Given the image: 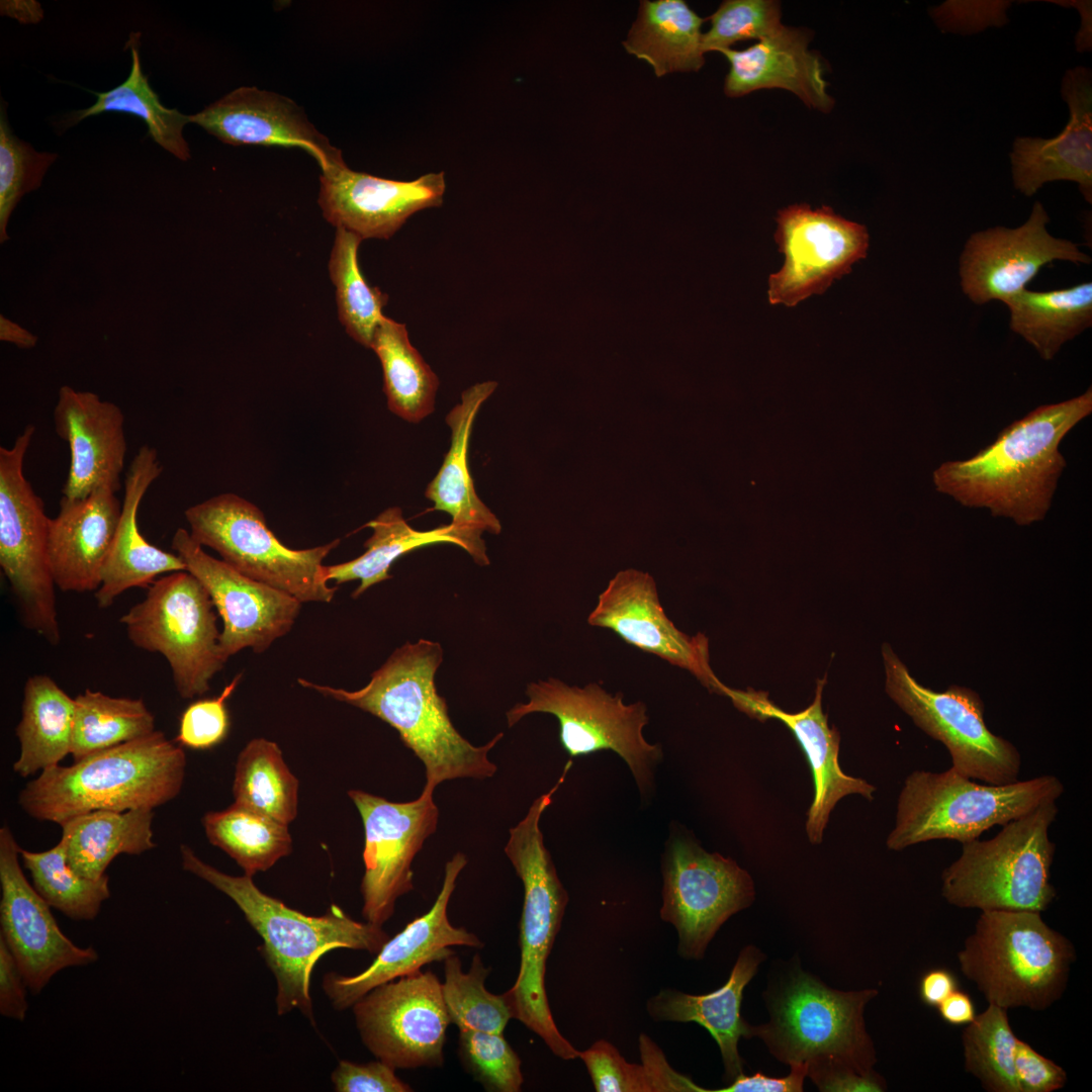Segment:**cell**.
Instances as JSON below:
<instances>
[{
	"instance_id": "cell-1",
	"label": "cell",
	"mask_w": 1092,
	"mask_h": 1092,
	"mask_svg": "<svg viewBox=\"0 0 1092 1092\" xmlns=\"http://www.w3.org/2000/svg\"><path fill=\"white\" fill-rule=\"evenodd\" d=\"M1091 413V387L1039 405L973 457L941 463L932 473L934 487L964 507L988 509L1019 526L1041 521L1067 465L1060 444Z\"/></svg>"
},
{
	"instance_id": "cell-2",
	"label": "cell",
	"mask_w": 1092,
	"mask_h": 1092,
	"mask_svg": "<svg viewBox=\"0 0 1092 1092\" xmlns=\"http://www.w3.org/2000/svg\"><path fill=\"white\" fill-rule=\"evenodd\" d=\"M443 656L440 643L420 639L396 648L359 690L348 691L303 678L297 681L325 697L370 713L394 728L425 766L423 792L434 794L446 781L492 778L497 766L488 753L504 736L503 732L497 733L484 745L475 746L457 731L446 701L435 685Z\"/></svg>"
},
{
	"instance_id": "cell-3",
	"label": "cell",
	"mask_w": 1092,
	"mask_h": 1092,
	"mask_svg": "<svg viewBox=\"0 0 1092 1092\" xmlns=\"http://www.w3.org/2000/svg\"><path fill=\"white\" fill-rule=\"evenodd\" d=\"M180 853L183 870L230 897L262 937L264 958L277 982L279 1015L297 1008L313 1022L309 985L316 962L337 948L377 954L390 938L381 926L354 920L335 904L323 916H308L262 892L253 877L224 874L185 844Z\"/></svg>"
},
{
	"instance_id": "cell-4",
	"label": "cell",
	"mask_w": 1092,
	"mask_h": 1092,
	"mask_svg": "<svg viewBox=\"0 0 1092 1092\" xmlns=\"http://www.w3.org/2000/svg\"><path fill=\"white\" fill-rule=\"evenodd\" d=\"M186 755L161 731L40 771L20 791L30 817L62 824L97 810L155 809L181 791Z\"/></svg>"
},
{
	"instance_id": "cell-5",
	"label": "cell",
	"mask_w": 1092,
	"mask_h": 1092,
	"mask_svg": "<svg viewBox=\"0 0 1092 1092\" xmlns=\"http://www.w3.org/2000/svg\"><path fill=\"white\" fill-rule=\"evenodd\" d=\"M957 957L988 1004L1043 1011L1064 995L1076 950L1040 912L987 910Z\"/></svg>"
},
{
	"instance_id": "cell-6",
	"label": "cell",
	"mask_w": 1092,
	"mask_h": 1092,
	"mask_svg": "<svg viewBox=\"0 0 1092 1092\" xmlns=\"http://www.w3.org/2000/svg\"><path fill=\"white\" fill-rule=\"evenodd\" d=\"M564 778L530 806L525 817L509 830L505 853L524 887L520 920L521 964L517 980L506 994L513 1017L535 1032L549 1050L563 1060L579 1058L559 1031L545 989L546 961L568 903V894L544 844L540 821Z\"/></svg>"
},
{
	"instance_id": "cell-7",
	"label": "cell",
	"mask_w": 1092,
	"mask_h": 1092,
	"mask_svg": "<svg viewBox=\"0 0 1092 1092\" xmlns=\"http://www.w3.org/2000/svg\"><path fill=\"white\" fill-rule=\"evenodd\" d=\"M1056 801L1002 825L991 839L963 843L941 874V896L963 909L1044 911L1057 892L1051 883L1056 845L1049 829Z\"/></svg>"
},
{
	"instance_id": "cell-8",
	"label": "cell",
	"mask_w": 1092,
	"mask_h": 1092,
	"mask_svg": "<svg viewBox=\"0 0 1092 1092\" xmlns=\"http://www.w3.org/2000/svg\"><path fill=\"white\" fill-rule=\"evenodd\" d=\"M1064 785L1045 775L1006 785L978 784L952 767L940 772L914 770L905 780L896 823L887 837L891 850L930 840L961 843L978 839L1044 802L1057 801Z\"/></svg>"
},
{
	"instance_id": "cell-9",
	"label": "cell",
	"mask_w": 1092,
	"mask_h": 1092,
	"mask_svg": "<svg viewBox=\"0 0 1092 1092\" xmlns=\"http://www.w3.org/2000/svg\"><path fill=\"white\" fill-rule=\"evenodd\" d=\"M191 537L218 553L240 573L282 590L301 603H330L337 590L325 576L323 561L339 539L308 549L285 546L251 502L232 492L189 507Z\"/></svg>"
},
{
	"instance_id": "cell-10",
	"label": "cell",
	"mask_w": 1092,
	"mask_h": 1092,
	"mask_svg": "<svg viewBox=\"0 0 1092 1092\" xmlns=\"http://www.w3.org/2000/svg\"><path fill=\"white\" fill-rule=\"evenodd\" d=\"M878 993L833 990L798 970L769 995L770 1020L754 1026V1036L785 1064L831 1059L861 1074L871 1073L877 1057L863 1011Z\"/></svg>"
},
{
	"instance_id": "cell-11",
	"label": "cell",
	"mask_w": 1092,
	"mask_h": 1092,
	"mask_svg": "<svg viewBox=\"0 0 1092 1092\" xmlns=\"http://www.w3.org/2000/svg\"><path fill=\"white\" fill-rule=\"evenodd\" d=\"M526 695V703L507 712L509 727L529 714L553 715L559 723L560 744L570 757L612 750L628 765L640 795H651L663 751L643 735L649 722L645 703L627 704L622 693L611 694L598 682L569 686L554 677L528 684Z\"/></svg>"
},
{
	"instance_id": "cell-12",
	"label": "cell",
	"mask_w": 1092,
	"mask_h": 1092,
	"mask_svg": "<svg viewBox=\"0 0 1092 1092\" xmlns=\"http://www.w3.org/2000/svg\"><path fill=\"white\" fill-rule=\"evenodd\" d=\"M213 607L203 584L181 570L156 579L146 598L119 620L135 647L167 659L183 699L208 692L210 680L225 664Z\"/></svg>"
},
{
	"instance_id": "cell-13",
	"label": "cell",
	"mask_w": 1092,
	"mask_h": 1092,
	"mask_svg": "<svg viewBox=\"0 0 1092 1092\" xmlns=\"http://www.w3.org/2000/svg\"><path fill=\"white\" fill-rule=\"evenodd\" d=\"M34 432V426L27 425L11 447H0V566L23 624L58 645L56 584L48 552L51 518L23 472Z\"/></svg>"
},
{
	"instance_id": "cell-14",
	"label": "cell",
	"mask_w": 1092,
	"mask_h": 1092,
	"mask_svg": "<svg viewBox=\"0 0 1092 1092\" xmlns=\"http://www.w3.org/2000/svg\"><path fill=\"white\" fill-rule=\"evenodd\" d=\"M882 652L887 694L918 728L946 747L950 767L985 784L1018 781L1020 753L1010 741L987 727L984 704L976 692L959 686L933 691L910 674L888 644Z\"/></svg>"
},
{
	"instance_id": "cell-15",
	"label": "cell",
	"mask_w": 1092,
	"mask_h": 1092,
	"mask_svg": "<svg viewBox=\"0 0 1092 1092\" xmlns=\"http://www.w3.org/2000/svg\"><path fill=\"white\" fill-rule=\"evenodd\" d=\"M660 917L677 931V952L701 960L709 942L733 914L754 900L749 874L732 858L708 852L679 829L665 843L661 861Z\"/></svg>"
},
{
	"instance_id": "cell-16",
	"label": "cell",
	"mask_w": 1092,
	"mask_h": 1092,
	"mask_svg": "<svg viewBox=\"0 0 1092 1092\" xmlns=\"http://www.w3.org/2000/svg\"><path fill=\"white\" fill-rule=\"evenodd\" d=\"M366 1048L394 1069L441 1067L451 1023L442 983L418 971L381 984L353 1004Z\"/></svg>"
},
{
	"instance_id": "cell-17",
	"label": "cell",
	"mask_w": 1092,
	"mask_h": 1092,
	"mask_svg": "<svg viewBox=\"0 0 1092 1092\" xmlns=\"http://www.w3.org/2000/svg\"><path fill=\"white\" fill-rule=\"evenodd\" d=\"M776 221L775 241L785 260L768 277L766 294L771 305L793 307L822 294L868 256L866 225L829 206L789 205L778 211Z\"/></svg>"
},
{
	"instance_id": "cell-18",
	"label": "cell",
	"mask_w": 1092,
	"mask_h": 1092,
	"mask_svg": "<svg viewBox=\"0 0 1092 1092\" xmlns=\"http://www.w3.org/2000/svg\"><path fill=\"white\" fill-rule=\"evenodd\" d=\"M364 827L362 915L382 926L397 899L414 890L412 869L425 841L436 832L439 809L433 793L410 802H391L362 790H350Z\"/></svg>"
},
{
	"instance_id": "cell-19",
	"label": "cell",
	"mask_w": 1092,
	"mask_h": 1092,
	"mask_svg": "<svg viewBox=\"0 0 1092 1092\" xmlns=\"http://www.w3.org/2000/svg\"><path fill=\"white\" fill-rule=\"evenodd\" d=\"M1050 216L1034 202L1028 219L1018 228L995 226L970 236L959 258L964 294L975 304L1007 302L1023 290L1042 267L1055 261L1089 265L1079 245L1050 234Z\"/></svg>"
},
{
	"instance_id": "cell-20",
	"label": "cell",
	"mask_w": 1092,
	"mask_h": 1092,
	"mask_svg": "<svg viewBox=\"0 0 1092 1092\" xmlns=\"http://www.w3.org/2000/svg\"><path fill=\"white\" fill-rule=\"evenodd\" d=\"M172 549L203 584L222 619L219 651L225 662L245 648L262 653L291 630L300 601L210 556L184 528L174 533Z\"/></svg>"
},
{
	"instance_id": "cell-21",
	"label": "cell",
	"mask_w": 1092,
	"mask_h": 1092,
	"mask_svg": "<svg viewBox=\"0 0 1092 1092\" xmlns=\"http://www.w3.org/2000/svg\"><path fill=\"white\" fill-rule=\"evenodd\" d=\"M20 849L12 831L0 828L1 935L27 987L39 993L60 971L98 959L93 947L76 945L59 927L51 906L28 883L20 868Z\"/></svg>"
},
{
	"instance_id": "cell-22",
	"label": "cell",
	"mask_w": 1092,
	"mask_h": 1092,
	"mask_svg": "<svg viewBox=\"0 0 1092 1092\" xmlns=\"http://www.w3.org/2000/svg\"><path fill=\"white\" fill-rule=\"evenodd\" d=\"M587 623L690 671L710 692L721 695L724 684L710 666L709 639L701 632L690 636L674 625L649 573L633 568L616 573L599 595Z\"/></svg>"
},
{
	"instance_id": "cell-23",
	"label": "cell",
	"mask_w": 1092,
	"mask_h": 1092,
	"mask_svg": "<svg viewBox=\"0 0 1092 1092\" xmlns=\"http://www.w3.org/2000/svg\"><path fill=\"white\" fill-rule=\"evenodd\" d=\"M467 862L466 855L460 851L446 862L441 890L430 910L389 938L367 969L353 976L325 975L324 991L337 1010L352 1007L381 984L416 973L427 964L446 960L454 954L451 946H483L474 933L452 925L447 915L457 879Z\"/></svg>"
},
{
	"instance_id": "cell-24",
	"label": "cell",
	"mask_w": 1092,
	"mask_h": 1092,
	"mask_svg": "<svg viewBox=\"0 0 1092 1092\" xmlns=\"http://www.w3.org/2000/svg\"><path fill=\"white\" fill-rule=\"evenodd\" d=\"M445 173L397 181L351 170L346 163L322 171L318 204L324 217L362 240L391 238L416 212L440 207Z\"/></svg>"
},
{
	"instance_id": "cell-25",
	"label": "cell",
	"mask_w": 1092,
	"mask_h": 1092,
	"mask_svg": "<svg viewBox=\"0 0 1092 1092\" xmlns=\"http://www.w3.org/2000/svg\"><path fill=\"white\" fill-rule=\"evenodd\" d=\"M189 119L224 144L300 148L322 171L345 163L341 150L331 145L293 100L255 86L233 90Z\"/></svg>"
},
{
	"instance_id": "cell-26",
	"label": "cell",
	"mask_w": 1092,
	"mask_h": 1092,
	"mask_svg": "<svg viewBox=\"0 0 1092 1092\" xmlns=\"http://www.w3.org/2000/svg\"><path fill=\"white\" fill-rule=\"evenodd\" d=\"M825 679H818L811 705L797 713H789L768 700L767 694L752 689L736 690L724 686L722 695L746 715L759 721L769 718L782 721L794 734L807 757L814 783V796L807 813L806 831L811 843L822 841L829 815L837 802L848 795L874 799L876 787L867 781L847 776L838 762L840 735L828 726L822 710V691Z\"/></svg>"
},
{
	"instance_id": "cell-27",
	"label": "cell",
	"mask_w": 1092,
	"mask_h": 1092,
	"mask_svg": "<svg viewBox=\"0 0 1092 1092\" xmlns=\"http://www.w3.org/2000/svg\"><path fill=\"white\" fill-rule=\"evenodd\" d=\"M53 419L58 436L70 448L63 495L80 498L102 487L117 492L127 451L121 408L94 392L63 385Z\"/></svg>"
},
{
	"instance_id": "cell-28",
	"label": "cell",
	"mask_w": 1092,
	"mask_h": 1092,
	"mask_svg": "<svg viewBox=\"0 0 1092 1092\" xmlns=\"http://www.w3.org/2000/svg\"><path fill=\"white\" fill-rule=\"evenodd\" d=\"M1062 97L1070 108V119L1053 139L1018 136L1010 154L1013 185L1032 196L1045 183L1076 182L1085 200L1092 202V75L1076 67L1066 72Z\"/></svg>"
},
{
	"instance_id": "cell-29",
	"label": "cell",
	"mask_w": 1092,
	"mask_h": 1092,
	"mask_svg": "<svg viewBox=\"0 0 1092 1092\" xmlns=\"http://www.w3.org/2000/svg\"><path fill=\"white\" fill-rule=\"evenodd\" d=\"M116 492L102 487L80 498L62 496L50 519L48 552L52 576L63 592L97 590L120 518Z\"/></svg>"
},
{
	"instance_id": "cell-30",
	"label": "cell",
	"mask_w": 1092,
	"mask_h": 1092,
	"mask_svg": "<svg viewBox=\"0 0 1092 1092\" xmlns=\"http://www.w3.org/2000/svg\"><path fill=\"white\" fill-rule=\"evenodd\" d=\"M496 387L493 380L473 384L462 392L460 402L446 416L451 430L450 448L425 491L434 510L451 516L450 524L468 542L470 556L480 566L489 564L481 534L498 535L502 525L476 493L468 465V448L476 415Z\"/></svg>"
},
{
	"instance_id": "cell-31",
	"label": "cell",
	"mask_w": 1092,
	"mask_h": 1092,
	"mask_svg": "<svg viewBox=\"0 0 1092 1092\" xmlns=\"http://www.w3.org/2000/svg\"><path fill=\"white\" fill-rule=\"evenodd\" d=\"M162 472L158 451L141 446L125 474L119 522L95 593L99 608L110 607L128 588L149 587L161 574L186 570L178 554L151 544L138 525L142 499Z\"/></svg>"
},
{
	"instance_id": "cell-32",
	"label": "cell",
	"mask_w": 1092,
	"mask_h": 1092,
	"mask_svg": "<svg viewBox=\"0 0 1092 1092\" xmlns=\"http://www.w3.org/2000/svg\"><path fill=\"white\" fill-rule=\"evenodd\" d=\"M803 29L783 25L745 50H722L730 69L724 92L740 97L759 89L781 88L797 95L808 107L827 112L834 100L827 92L818 56L808 49Z\"/></svg>"
},
{
	"instance_id": "cell-33",
	"label": "cell",
	"mask_w": 1092,
	"mask_h": 1092,
	"mask_svg": "<svg viewBox=\"0 0 1092 1092\" xmlns=\"http://www.w3.org/2000/svg\"><path fill=\"white\" fill-rule=\"evenodd\" d=\"M762 960L763 954L758 948L747 945L740 951L722 987L704 995L662 989L647 1001V1012L655 1021L696 1022L706 1028L720 1049L726 1078L733 1081L743 1073L739 1039L754 1036V1026L740 1014L743 990Z\"/></svg>"
},
{
	"instance_id": "cell-34",
	"label": "cell",
	"mask_w": 1092,
	"mask_h": 1092,
	"mask_svg": "<svg viewBox=\"0 0 1092 1092\" xmlns=\"http://www.w3.org/2000/svg\"><path fill=\"white\" fill-rule=\"evenodd\" d=\"M701 18L684 0H642L623 47L657 77L699 71L705 64Z\"/></svg>"
},
{
	"instance_id": "cell-35",
	"label": "cell",
	"mask_w": 1092,
	"mask_h": 1092,
	"mask_svg": "<svg viewBox=\"0 0 1092 1092\" xmlns=\"http://www.w3.org/2000/svg\"><path fill=\"white\" fill-rule=\"evenodd\" d=\"M152 809L97 810L60 824L70 867L80 876L100 879L119 854L138 855L156 846Z\"/></svg>"
},
{
	"instance_id": "cell-36",
	"label": "cell",
	"mask_w": 1092,
	"mask_h": 1092,
	"mask_svg": "<svg viewBox=\"0 0 1092 1092\" xmlns=\"http://www.w3.org/2000/svg\"><path fill=\"white\" fill-rule=\"evenodd\" d=\"M74 718L75 699L46 674L30 676L16 727L20 752L13 771L27 778L71 754Z\"/></svg>"
},
{
	"instance_id": "cell-37",
	"label": "cell",
	"mask_w": 1092,
	"mask_h": 1092,
	"mask_svg": "<svg viewBox=\"0 0 1092 1092\" xmlns=\"http://www.w3.org/2000/svg\"><path fill=\"white\" fill-rule=\"evenodd\" d=\"M1004 304L1010 330L1045 361L1092 327L1091 281L1046 291L1025 289Z\"/></svg>"
},
{
	"instance_id": "cell-38",
	"label": "cell",
	"mask_w": 1092,
	"mask_h": 1092,
	"mask_svg": "<svg viewBox=\"0 0 1092 1092\" xmlns=\"http://www.w3.org/2000/svg\"><path fill=\"white\" fill-rule=\"evenodd\" d=\"M365 527L372 529V535L364 543L366 551L362 555L347 562L325 566L328 581L340 584L360 580L352 594L354 599L372 585L389 579L390 566L411 551L433 544L448 543L459 546L469 555L471 553L468 542L451 524L419 531L407 524L398 507L384 510Z\"/></svg>"
},
{
	"instance_id": "cell-39",
	"label": "cell",
	"mask_w": 1092,
	"mask_h": 1092,
	"mask_svg": "<svg viewBox=\"0 0 1092 1092\" xmlns=\"http://www.w3.org/2000/svg\"><path fill=\"white\" fill-rule=\"evenodd\" d=\"M370 348L381 363L389 411L411 423H419L432 414L439 379L411 344L405 325L384 316L374 332Z\"/></svg>"
},
{
	"instance_id": "cell-40",
	"label": "cell",
	"mask_w": 1092,
	"mask_h": 1092,
	"mask_svg": "<svg viewBox=\"0 0 1092 1092\" xmlns=\"http://www.w3.org/2000/svg\"><path fill=\"white\" fill-rule=\"evenodd\" d=\"M139 43V36L133 34L129 37L127 47L131 53V68L126 80L109 91L94 92L97 96L96 102L86 109L73 112L68 118L67 126L103 112L130 113L145 121L149 135L158 145L176 158L187 161L191 154L183 136V129L190 122L189 115L167 108L161 103L149 84L148 76L143 73Z\"/></svg>"
},
{
	"instance_id": "cell-41",
	"label": "cell",
	"mask_w": 1092,
	"mask_h": 1092,
	"mask_svg": "<svg viewBox=\"0 0 1092 1092\" xmlns=\"http://www.w3.org/2000/svg\"><path fill=\"white\" fill-rule=\"evenodd\" d=\"M202 824L209 842L250 877L269 870L292 851L288 825L236 803L206 813Z\"/></svg>"
},
{
	"instance_id": "cell-42",
	"label": "cell",
	"mask_w": 1092,
	"mask_h": 1092,
	"mask_svg": "<svg viewBox=\"0 0 1092 1092\" xmlns=\"http://www.w3.org/2000/svg\"><path fill=\"white\" fill-rule=\"evenodd\" d=\"M298 787L276 742L254 738L239 753L233 783L236 804L289 825L297 816Z\"/></svg>"
},
{
	"instance_id": "cell-43",
	"label": "cell",
	"mask_w": 1092,
	"mask_h": 1092,
	"mask_svg": "<svg viewBox=\"0 0 1092 1092\" xmlns=\"http://www.w3.org/2000/svg\"><path fill=\"white\" fill-rule=\"evenodd\" d=\"M156 731L143 699L111 697L87 689L75 698L71 755L74 761Z\"/></svg>"
},
{
	"instance_id": "cell-44",
	"label": "cell",
	"mask_w": 1092,
	"mask_h": 1092,
	"mask_svg": "<svg viewBox=\"0 0 1092 1092\" xmlns=\"http://www.w3.org/2000/svg\"><path fill=\"white\" fill-rule=\"evenodd\" d=\"M363 240L344 229H336L329 260V274L336 289L338 316L347 334L360 345L370 348L377 326L384 318L388 295L371 286L358 263Z\"/></svg>"
},
{
	"instance_id": "cell-45",
	"label": "cell",
	"mask_w": 1092,
	"mask_h": 1092,
	"mask_svg": "<svg viewBox=\"0 0 1092 1092\" xmlns=\"http://www.w3.org/2000/svg\"><path fill=\"white\" fill-rule=\"evenodd\" d=\"M32 886L53 908L74 920H92L110 897L109 878L88 879L77 874L67 859L66 843L44 851L20 849Z\"/></svg>"
},
{
	"instance_id": "cell-46",
	"label": "cell",
	"mask_w": 1092,
	"mask_h": 1092,
	"mask_svg": "<svg viewBox=\"0 0 1092 1092\" xmlns=\"http://www.w3.org/2000/svg\"><path fill=\"white\" fill-rule=\"evenodd\" d=\"M1016 1039L1007 1010L988 1004L962 1033L965 1071L988 1092H1020L1014 1070Z\"/></svg>"
},
{
	"instance_id": "cell-47",
	"label": "cell",
	"mask_w": 1092,
	"mask_h": 1092,
	"mask_svg": "<svg viewBox=\"0 0 1092 1092\" xmlns=\"http://www.w3.org/2000/svg\"><path fill=\"white\" fill-rule=\"evenodd\" d=\"M443 962L442 994L451 1023L459 1030L503 1033L514 1018L512 1006L506 992L495 995L486 990L484 982L490 969L483 966L479 954L473 957L467 973L455 953Z\"/></svg>"
},
{
	"instance_id": "cell-48",
	"label": "cell",
	"mask_w": 1092,
	"mask_h": 1092,
	"mask_svg": "<svg viewBox=\"0 0 1092 1092\" xmlns=\"http://www.w3.org/2000/svg\"><path fill=\"white\" fill-rule=\"evenodd\" d=\"M58 155L38 152L12 131L1 102L0 110V243L9 240L7 224L21 200L39 188Z\"/></svg>"
},
{
	"instance_id": "cell-49",
	"label": "cell",
	"mask_w": 1092,
	"mask_h": 1092,
	"mask_svg": "<svg viewBox=\"0 0 1092 1092\" xmlns=\"http://www.w3.org/2000/svg\"><path fill=\"white\" fill-rule=\"evenodd\" d=\"M781 4L772 0H726L709 16L711 27L702 37L703 52H720L737 41H757L784 24Z\"/></svg>"
},
{
	"instance_id": "cell-50",
	"label": "cell",
	"mask_w": 1092,
	"mask_h": 1092,
	"mask_svg": "<svg viewBox=\"0 0 1092 1092\" xmlns=\"http://www.w3.org/2000/svg\"><path fill=\"white\" fill-rule=\"evenodd\" d=\"M459 1056L467 1071L488 1091L519 1092L521 1060L503 1033L459 1030Z\"/></svg>"
},
{
	"instance_id": "cell-51",
	"label": "cell",
	"mask_w": 1092,
	"mask_h": 1092,
	"mask_svg": "<svg viewBox=\"0 0 1092 1092\" xmlns=\"http://www.w3.org/2000/svg\"><path fill=\"white\" fill-rule=\"evenodd\" d=\"M597 1092H652L643 1064L628 1063L619 1051L605 1039L597 1040L579 1053Z\"/></svg>"
},
{
	"instance_id": "cell-52",
	"label": "cell",
	"mask_w": 1092,
	"mask_h": 1092,
	"mask_svg": "<svg viewBox=\"0 0 1092 1092\" xmlns=\"http://www.w3.org/2000/svg\"><path fill=\"white\" fill-rule=\"evenodd\" d=\"M242 673L215 698L197 701L182 714L176 742L193 749H207L220 743L230 727L225 701L232 696Z\"/></svg>"
},
{
	"instance_id": "cell-53",
	"label": "cell",
	"mask_w": 1092,
	"mask_h": 1092,
	"mask_svg": "<svg viewBox=\"0 0 1092 1092\" xmlns=\"http://www.w3.org/2000/svg\"><path fill=\"white\" fill-rule=\"evenodd\" d=\"M338 1092H410L413 1088L400 1080L395 1069L378 1060L367 1064L341 1061L332 1074Z\"/></svg>"
},
{
	"instance_id": "cell-54",
	"label": "cell",
	"mask_w": 1092,
	"mask_h": 1092,
	"mask_svg": "<svg viewBox=\"0 0 1092 1092\" xmlns=\"http://www.w3.org/2000/svg\"><path fill=\"white\" fill-rule=\"evenodd\" d=\"M1014 1070L1020 1092H1055L1062 1089L1068 1079L1064 1068L1018 1037Z\"/></svg>"
},
{
	"instance_id": "cell-55",
	"label": "cell",
	"mask_w": 1092,
	"mask_h": 1092,
	"mask_svg": "<svg viewBox=\"0 0 1092 1092\" xmlns=\"http://www.w3.org/2000/svg\"><path fill=\"white\" fill-rule=\"evenodd\" d=\"M809 1076L820 1091L827 1092H882L887 1088L882 1076L873 1071L861 1074L837 1060H820L807 1063Z\"/></svg>"
},
{
	"instance_id": "cell-56",
	"label": "cell",
	"mask_w": 1092,
	"mask_h": 1092,
	"mask_svg": "<svg viewBox=\"0 0 1092 1092\" xmlns=\"http://www.w3.org/2000/svg\"><path fill=\"white\" fill-rule=\"evenodd\" d=\"M24 977L7 944L0 937V1012L22 1021L28 1008Z\"/></svg>"
},
{
	"instance_id": "cell-57",
	"label": "cell",
	"mask_w": 1092,
	"mask_h": 1092,
	"mask_svg": "<svg viewBox=\"0 0 1092 1092\" xmlns=\"http://www.w3.org/2000/svg\"><path fill=\"white\" fill-rule=\"evenodd\" d=\"M642 1064L645 1066L651 1082L652 1092L688 1091L707 1092L708 1089L695 1084L690 1078L674 1071L667 1063L661 1050L642 1033L639 1038Z\"/></svg>"
},
{
	"instance_id": "cell-58",
	"label": "cell",
	"mask_w": 1092,
	"mask_h": 1092,
	"mask_svg": "<svg viewBox=\"0 0 1092 1092\" xmlns=\"http://www.w3.org/2000/svg\"><path fill=\"white\" fill-rule=\"evenodd\" d=\"M786 1077H768L757 1072L751 1076L738 1075L728 1086L709 1092H801L807 1076L806 1063L792 1064Z\"/></svg>"
},
{
	"instance_id": "cell-59",
	"label": "cell",
	"mask_w": 1092,
	"mask_h": 1092,
	"mask_svg": "<svg viewBox=\"0 0 1092 1092\" xmlns=\"http://www.w3.org/2000/svg\"><path fill=\"white\" fill-rule=\"evenodd\" d=\"M957 989L958 980L952 972L945 968H933L920 978L918 994L925 1005L936 1008Z\"/></svg>"
},
{
	"instance_id": "cell-60",
	"label": "cell",
	"mask_w": 1092,
	"mask_h": 1092,
	"mask_svg": "<svg viewBox=\"0 0 1092 1092\" xmlns=\"http://www.w3.org/2000/svg\"><path fill=\"white\" fill-rule=\"evenodd\" d=\"M936 1009L945 1023L954 1026L967 1025L977 1015L971 996L959 989L947 996Z\"/></svg>"
},
{
	"instance_id": "cell-61",
	"label": "cell",
	"mask_w": 1092,
	"mask_h": 1092,
	"mask_svg": "<svg viewBox=\"0 0 1092 1092\" xmlns=\"http://www.w3.org/2000/svg\"><path fill=\"white\" fill-rule=\"evenodd\" d=\"M0 340L14 344L20 349H31L37 343V337L18 324L0 315Z\"/></svg>"
},
{
	"instance_id": "cell-62",
	"label": "cell",
	"mask_w": 1092,
	"mask_h": 1092,
	"mask_svg": "<svg viewBox=\"0 0 1092 1092\" xmlns=\"http://www.w3.org/2000/svg\"><path fill=\"white\" fill-rule=\"evenodd\" d=\"M1 3V7H5L4 9H1L2 14L4 12V14H9L16 18L19 17V21L36 22L42 17V10L38 3L24 1H14L11 2V4H6V2L2 1Z\"/></svg>"
}]
</instances>
